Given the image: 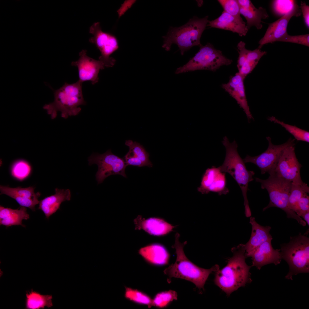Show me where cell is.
Returning a JSON list of instances; mask_svg holds the SVG:
<instances>
[{"label": "cell", "mask_w": 309, "mask_h": 309, "mask_svg": "<svg viewBox=\"0 0 309 309\" xmlns=\"http://www.w3.org/2000/svg\"><path fill=\"white\" fill-rule=\"evenodd\" d=\"M233 256L227 260V265L215 272L214 282L228 296L240 287L245 286L251 280L249 270L252 266L245 262L244 244H240L232 248Z\"/></svg>", "instance_id": "1"}, {"label": "cell", "mask_w": 309, "mask_h": 309, "mask_svg": "<svg viewBox=\"0 0 309 309\" xmlns=\"http://www.w3.org/2000/svg\"><path fill=\"white\" fill-rule=\"evenodd\" d=\"M175 237V243L172 247L175 249L176 260L164 271V273L168 276V282L170 283L173 277L183 279L193 283L199 290H204V285L209 275L213 272H215L219 266L215 265L209 269H205L196 266L185 254L184 247L187 241L180 242V234L178 233H176Z\"/></svg>", "instance_id": "2"}, {"label": "cell", "mask_w": 309, "mask_h": 309, "mask_svg": "<svg viewBox=\"0 0 309 309\" xmlns=\"http://www.w3.org/2000/svg\"><path fill=\"white\" fill-rule=\"evenodd\" d=\"M208 16L203 18L194 16L186 23L179 27H169L167 34L163 36V48L169 51L172 45H177L181 55L195 46L201 44L200 40L209 20Z\"/></svg>", "instance_id": "3"}, {"label": "cell", "mask_w": 309, "mask_h": 309, "mask_svg": "<svg viewBox=\"0 0 309 309\" xmlns=\"http://www.w3.org/2000/svg\"><path fill=\"white\" fill-rule=\"evenodd\" d=\"M82 84L78 80L73 84L65 82L59 88L54 90V101L43 107L52 119L57 117L58 112L65 119L79 114L81 110L79 106L86 104L82 93Z\"/></svg>", "instance_id": "4"}, {"label": "cell", "mask_w": 309, "mask_h": 309, "mask_svg": "<svg viewBox=\"0 0 309 309\" xmlns=\"http://www.w3.org/2000/svg\"><path fill=\"white\" fill-rule=\"evenodd\" d=\"M222 143L226 149V155L223 164L219 168L222 172L229 173L238 184L244 199L245 216L247 217H250L251 212L247 193L248 190L249 183L253 180V177L255 173L253 171H249L247 169L243 159L238 152V146L235 141L234 140L231 143L227 137L225 136L223 138Z\"/></svg>", "instance_id": "5"}, {"label": "cell", "mask_w": 309, "mask_h": 309, "mask_svg": "<svg viewBox=\"0 0 309 309\" xmlns=\"http://www.w3.org/2000/svg\"><path fill=\"white\" fill-rule=\"evenodd\" d=\"M282 259L288 264L289 272L286 279L292 280L293 275L309 272V238L300 233L291 236L289 241L280 245Z\"/></svg>", "instance_id": "6"}, {"label": "cell", "mask_w": 309, "mask_h": 309, "mask_svg": "<svg viewBox=\"0 0 309 309\" xmlns=\"http://www.w3.org/2000/svg\"><path fill=\"white\" fill-rule=\"evenodd\" d=\"M255 181L261 184V188L267 191L270 198L268 205L264 207V211L271 207L280 209L286 213L287 217L296 220L303 226L306 225V222L289 207V197L292 183L279 177L273 173L269 175L266 179L255 178Z\"/></svg>", "instance_id": "7"}, {"label": "cell", "mask_w": 309, "mask_h": 309, "mask_svg": "<svg viewBox=\"0 0 309 309\" xmlns=\"http://www.w3.org/2000/svg\"><path fill=\"white\" fill-rule=\"evenodd\" d=\"M194 56L186 64L178 68L175 74H178L197 70H205L215 71L223 66H228L232 60L227 58L220 50L215 49L209 43L202 44Z\"/></svg>", "instance_id": "8"}, {"label": "cell", "mask_w": 309, "mask_h": 309, "mask_svg": "<svg viewBox=\"0 0 309 309\" xmlns=\"http://www.w3.org/2000/svg\"><path fill=\"white\" fill-rule=\"evenodd\" d=\"M88 160L89 165L95 164L98 166L95 175L98 184L111 175H119L127 178L125 171L127 166L124 160L114 154L110 149L102 154L92 153Z\"/></svg>", "instance_id": "9"}, {"label": "cell", "mask_w": 309, "mask_h": 309, "mask_svg": "<svg viewBox=\"0 0 309 309\" xmlns=\"http://www.w3.org/2000/svg\"><path fill=\"white\" fill-rule=\"evenodd\" d=\"M268 146L266 150L259 155L251 157L247 155L243 159L245 163H250L256 165L260 170L261 174L273 173L284 150L287 147L295 145V140L290 138L285 143L276 145L273 144L269 136L266 137Z\"/></svg>", "instance_id": "10"}, {"label": "cell", "mask_w": 309, "mask_h": 309, "mask_svg": "<svg viewBox=\"0 0 309 309\" xmlns=\"http://www.w3.org/2000/svg\"><path fill=\"white\" fill-rule=\"evenodd\" d=\"M89 32L93 35L89 39V41L94 44L101 53L99 60L103 63L106 67L113 66L116 60L110 56L118 48L116 38L111 34L103 31L98 22L95 23L91 26Z\"/></svg>", "instance_id": "11"}, {"label": "cell", "mask_w": 309, "mask_h": 309, "mask_svg": "<svg viewBox=\"0 0 309 309\" xmlns=\"http://www.w3.org/2000/svg\"><path fill=\"white\" fill-rule=\"evenodd\" d=\"M294 145L290 146L284 150L273 173L293 183H300L303 182L300 173L302 166L296 157Z\"/></svg>", "instance_id": "12"}, {"label": "cell", "mask_w": 309, "mask_h": 309, "mask_svg": "<svg viewBox=\"0 0 309 309\" xmlns=\"http://www.w3.org/2000/svg\"><path fill=\"white\" fill-rule=\"evenodd\" d=\"M300 7L297 5L290 11L285 14L276 21L269 24L264 36L260 40L258 48L260 49L264 45L279 41L287 35L288 23L294 16H298L301 14Z\"/></svg>", "instance_id": "13"}, {"label": "cell", "mask_w": 309, "mask_h": 309, "mask_svg": "<svg viewBox=\"0 0 309 309\" xmlns=\"http://www.w3.org/2000/svg\"><path fill=\"white\" fill-rule=\"evenodd\" d=\"M87 52L85 49L82 50L79 53L78 60L72 62L71 65L78 68L79 81L82 83L89 81L94 85L98 81L100 71L104 69L105 66L99 60H96L88 56Z\"/></svg>", "instance_id": "14"}, {"label": "cell", "mask_w": 309, "mask_h": 309, "mask_svg": "<svg viewBox=\"0 0 309 309\" xmlns=\"http://www.w3.org/2000/svg\"><path fill=\"white\" fill-rule=\"evenodd\" d=\"M197 190L203 194L210 192L217 193L219 195L227 194L229 191L226 186L225 173L222 172L219 167L214 166L208 168L202 176Z\"/></svg>", "instance_id": "15"}, {"label": "cell", "mask_w": 309, "mask_h": 309, "mask_svg": "<svg viewBox=\"0 0 309 309\" xmlns=\"http://www.w3.org/2000/svg\"><path fill=\"white\" fill-rule=\"evenodd\" d=\"M272 241L264 242L248 255L247 257L251 258L252 266L260 270L267 264H273L277 265L280 263L282 259L280 249L273 248Z\"/></svg>", "instance_id": "16"}, {"label": "cell", "mask_w": 309, "mask_h": 309, "mask_svg": "<svg viewBox=\"0 0 309 309\" xmlns=\"http://www.w3.org/2000/svg\"><path fill=\"white\" fill-rule=\"evenodd\" d=\"M245 79L238 72L229 77L228 82L221 87L237 102L245 113L248 121L253 119L247 101L244 83Z\"/></svg>", "instance_id": "17"}, {"label": "cell", "mask_w": 309, "mask_h": 309, "mask_svg": "<svg viewBox=\"0 0 309 309\" xmlns=\"http://www.w3.org/2000/svg\"><path fill=\"white\" fill-rule=\"evenodd\" d=\"M34 189L32 187L11 188L1 185L0 194L7 195L15 200L21 206L29 208L35 211V206L39 203L38 198L40 194L39 192L35 193Z\"/></svg>", "instance_id": "18"}, {"label": "cell", "mask_w": 309, "mask_h": 309, "mask_svg": "<svg viewBox=\"0 0 309 309\" xmlns=\"http://www.w3.org/2000/svg\"><path fill=\"white\" fill-rule=\"evenodd\" d=\"M246 24L242 18L233 16L223 11L218 17L209 21L207 26L230 31L242 36L246 35L249 30Z\"/></svg>", "instance_id": "19"}, {"label": "cell", "mask_w": 309, "mask_h": 309, "mask_svg": "<svg viewBox=\"0 0 309 309\" xmlns=\"http://www.w3.org/2000/svg\"><path fill=\"white\" fill-rule=\"evenodd\" d=\"M135 222L137 229H143L149 234L157 236L169 234L176 227L163 218L157 217L145 219L139 217L135 220Z\"/></svg>", "instance_id": "20"}, {"label": "cell", "mask_w": 309, "mask_h": 309, "mask_svg": "<svg viewBox=\"0 0 309 309\" xmlns=\"http://www.w3.org/2000/svg\"><path fill=\"white\" fill-rule=\"evenodd\" d=\"M125 144L129 148V151L123 158L127 166L152 167L153 165L149 159V154L142 145L130 140H126Z\"/></svg>", "instance_id": "21"}, {"label": "cell", "mask_w": 309, "mask_h": 309, "mask_svg": "<svg viewBox=\"0 0 309 309\" xmlns=\"http://www.w3.org/2000/svg\"><path fill=\"white\" fill-rule=\"evenodd\" d=\"M249 223L251 225V233L249 240L244 244L247 257L249 254L262 244L272 239L270 233L271 229L270 226L260 225L257 222L255 218L252 217H250Z\"/></svg>", "instance_id": "22"}, {"label": "cell", "mask_w": 309, "mask_h": 309, "mask_svg": "<svg viewBox=\"0 0 309 309\" xmlns=\"http://www.w3.org/2000/svg\"><path fill=\"white\" fill-rule=\"evenodd\" d=\"M55 192L54 194L47 197L39 201L38 209L43 211L47 219L60 209L62 202L71 199V192L69 189L56 188Z\"/></svg>", "instance_id": "23"}, {"label": "cell", "mask_w": 309, "mask_h": 309, "mask_svg": "<svg viewBox=\"0 0 309 309\" xmlns=\"http://www.w3.org/2000/svg\"><path fill=\"white\" fill-rule=\"evenodd\" d=\"M139 253L147 262L157 266L167 264L170 257L167 248L159 243H152L142 247L139 249Z\"/></svg>", "instance_id": "24"}, {"label": "cell", "mask_w": 309, "mask_h": 309, "mask_svg": "<svg viewBox=\"0 0 309 309\" xmlns=\"http://www.w3.org/2000/svg\"><path fill=\"white\" fill-rule=\"evenodd\" d=\"M29 215L27 213L26 207L21 206L19 209H13L0 206V225L8 227L12 225H21L23 219L27 220Z\"/></svg>", "instance_id": "25"}, {"label": "cell", "mask_w": 309, "mask_h": 309, "mask_svg": "<svg viewBox=\"0 0 309 309\" xmlns=\"http://www.w3.org/2000/svg\"><path fill=\"white\" fill-rule=\"evenodd\" d=\"M240 13L246 19V25L249 29L252 26L255 27L258 29H262V20L269 17L265 9L261 7L257 8L254 5L247 9L240 7Z\"/></svg>", "instance_id": "26"}, {"label": "cell", "mask_w": 309, "mask_h": 309, "mask_svg": "<svg viewBox=\"0 0 309 309\" xmlns=\"http://www.w3.org/2000/svg\"><path fill=\"white\" fill-rule=\"evenodd\" d=\"M51 295H42L31 290L26 294L25 308L29 309H43L45 307H52L53 305Z\"/></svg>", "instance_id": "27"}, {"label": "cell", "mask_w": 309, "mask_h": 309, "mask_svg": "<svg viewBox=\"0 0 309 309\" xmlns=\"http://www.w3.org/2000/svg\"><path fill=\"white\" fill-rule=\"evenodd\" d=\"M266 53V52L262 51L258 48L253 50H249L245 62L238 69V72L245 79L254 69L261 58Z\"/></svg>", "instance_id": "28"}, {"label": "cell", "mask_w": 309, "mask_h": 309, "mask_svg": "<svg viewBox=\"0 0 309 309\" xmlns=\"http://www.w3.org/2000/svg\"><path fill=\"white\" fill-rule=\"evenodd\" d=\"M309 192V187L307 184L303 182L300 183H292L288 199L290 208L295 213L299 200Z\"/></svg>", "instance_id": "29"}, {"label": "cell", "mask_w": 309, "mask_h": 309, "mask_svg": "<svg viewBox=\"0 0 309 309\" xmlns=\"http://www.w3.org/2000/svg\"><path fill=\"white\" fill-rule=\"evenodd\" d=\"M268 119L281 125L291 134L297 140L309 142V132L308 131L300 129L295 126L286 124L278 120L274 116L269 117Z\"/></svg>", "instance_id": "30"}, {"label": "cell", "mask_w": 309, "mask_h": 309, "mask_svg": "<svg viewBox=\"0 0 309 309\" xmlns=\"http://www.w3.org/2000/svg\"><path fill=\"white\" fill-rule=\"evenodd\" d=\"M11 167L12 175L20 181L27 178L31 173L30 165L27 161L24 160L20 159L15 161Z\"/></svg>", "instance_id": "31"}, {"label": "cell", "mask_w": 309, "mask_h": 309, "mask_svg": "<svg viewBox=\"0 0 309 309\" xmlns=\"http://www.w3.org/2000/svg\"><path fill=\"white\" fill-rule=\"evenodd\" d=\"M125 296L137 303L146 305L149 308L153 306V300L147 295L137 290L126 288Z\"/></svg>", "instance_id": "32"}, {"label": "cell", "mask_w": 309, "mask_h": 309, "mask_svg": "<svg viewBox=\"0 0 309 309\" xmlns=\"http://www.w3.org/2000/svg\"><path fill=\"white\" fill-rule=\"evenodd\" d=\"M177 294L174 290H169L157 294L153 300V306L160 308L167 306L174 300L177 299Z\"/></svg>", "instance_id": "33"}, {"label": "cell", "mask_w": 309, "mask_h": 309, "mask_svg": "<svg viewBox=\"0 0 309 309\" xmlns=\"http://www.w3.org/2000/svg\"><path fill=\"white\" fill-rule=\"evenodd\" d=\"M218 2L223 8L224 11L230 15L241 18L240 6L236 0H218Z\"/></svg>", "instance_id": "34"}, {"label": "cell", "mask_w": 309, "mask_h": 309, "mask_svg": "<svg viewBox=\"0 0 309 309\" xmlns=\"http://www.w3.org/2000/svg\"><path fill=\"white\" fill-rule=\"evenodd\" d=\"M279 41L296 43L309 47V34L291 35L287 34L282 38Z\"/></svg>", "instance_id": "35"}, {"label": "cell", "mask_w": 309, "mask_h": 309, "mask_svg": "<svg viewBox=\"0 0 309 309\" xmlns=\"http://www.w3.org/2000/svg\"><path fill=\"white\" fill-rule=\"evenodd\" d=\"M245 46V43L242 41H240L237 44L239 53L237 64L238 69L241 67L245 62L249 50L246 49Z\"/></svg>", "instance_id": "36"}, {"label": "cell", "mask_w": 309, "mask_h": 309, "mask_svg": "<svg viewBox=\"0 0 309 309\" xmlns=\"http://www.w3.org/2000/svg\"><path fill=\"white\" fill-rule=\"evenodd\" d=\"M308 211H309V197L307 194L303 196L299 200L295 213L300 217Z\"/></svg>", "instance_id": "37"}, {"label": "cell", "mask_w": 309, "mask_h": 309, "mask_svg": "<svg viewBox=\"0 0 309 309\" xmlns=\"http://www.w3.org/2000/svg\"><path fill=\"white\" fill-rule=\"evenodd\" d=\"M302 12L305 23L308 27H309V6L305 3L302 1L300 8Z\"/></svg>", "instance_id": "38"}, {"label": "cell", "mask_w": 309, "mask_h": 309, "mask_svg": "<svg viewBox=\"0 0 309 309\" xmlns=\"http://www.w3.org/2000/svg\"><path fill=\"white\" fill-rule=\"evenodd\" d=\"M309 226V211H308L302 214L300 217Z\"/></svg>", "instance_id": "39"}]
</instances>
